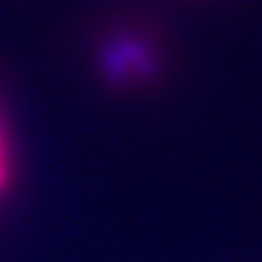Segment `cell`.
Segmentation results:
<instances>
[{
  "mask_svg": "<svg viewBox=\"0 0 262 262\" xmlns=\"http://www.w3.org/2000/svg\"><path fill=\"white\" fill-rule=\"evenodd\" d=\"M113 44L117 46H111V51L107 53V64L111 66L115 78L126 80L133 77H144V73L149 71L151 55L147 53V48H144L142 42L122 38Z\"/></svg>",
  "mask_w": 262,
  "mask_h": 262,
  "instance_id": "1",
  "label": "cell"
},
{
  "mask_svg": "<svg viewBox=\"0 0 262 262\" xmlns=\"http://www.w3.org/2000/svg\"><path fill=\"white\" fill-rule=\"evenodd\" d=\"M13 180V160L9 151V142L6 137V129L0 119V196L9 189Z\"/></svg>",
  "mask_w": 262,
  "mask_h": 262,
  "instance_id": "2",
  "label": "cell"
}]
</instances>
